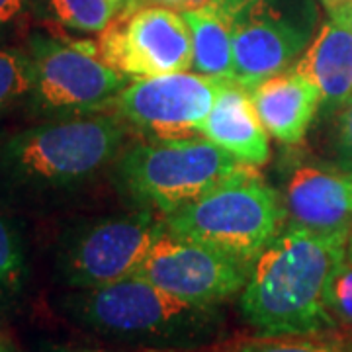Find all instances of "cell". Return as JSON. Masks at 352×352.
I'll use <instances>...</instances> for the list:
<instances>
[{
  "label": "cell",
  "instance_id": "cell-1",
  "mask_svg": "<svg viewBox=\"0 0 352 352\" xmlns=\"http://www.w3.org/2000/svg\"><path fill=\"white\" fill-rule=\"evenodd\" d=\"M129 129L112 112H96L0 135V200L38 204L76 192L126 149Z\"/></svg>",
  "mask_w": 352,
  "mask_h": 352
},
{
  "label": "cell",
  "instance_id": "cell-2",
  "mask_svg": "<svg viewBox=\"0 0 352 352\" xmlns=\"http://www.w3.org/2000/svg\"><path fill=\"white\" fill-rule=\"evenodd\" d=\"M344 241L282 227L252 263L239 309L263 337L321 335L337 331L325 289L344 258Z\"/></svg>",
  "mask_w": 352,
  "mask_h": 352
},
{
  "label": "cell",
  "instance_id": "cell-3",
  "mask_svg": "<svg viewBox=\"0 0 352 352\" xmlns=\"http://www.w3.org/2000/svg\"><path fill=\"white\" fill-rule=\"evenodd\" d=\"M61 314L78 327L116 342L153 351H192L223 333L219 305L176 298L139 276L110 286L71 289L59 298Z\"/></svg>",
  "mask_w": 352,
  "mask_h": 352
},
{
  "label": "cell",
  "instance_id": "cell-4",
  "mask_svg": "<svg viewBox=\"0 0 352 352\" xmlns=\"http://www.w3.org/2000/svg\"><path fill=\"white\" fill-rule=\"evenodd\" d=\"M245 168L249 166L198 133L139 141L120 153L113 176L127 200L164 217Z\"/></svg>",
  "mask_w": 352,
  "mask_h": 352
},
{
  "label": "cell",
  "instance_id": "cell-5",
  "mask_svg": "<svg viewBox=\"0 0 352 352\" xmlns=\"http://www.w3.org/2000/svg\"><path fill=\"white\" fill-rule=\"evenodd\" d=\"M164 229L243 261L268 247L284 226L280 194L256 168H245L164 215Z\"/></svg>",
  "mask_w": 352,
  "mask_h": 352
},
{
  "label": "cell",
  "instance_id": "cell-6",
  "mask_svg": "<svg viewBox=\"0 0 352 352\" xmlns=\"http://www.w3.org/2000/svg\"><path fill=\"white\" fill-rule=\"evenodd\" d=\"M25 50L32 61V88L24 108L36 122L108 112L131 76L102 61L96 43L63 41L34 32Z\"/></svg>",
  "mask_w": 352,
  "mask_h": 352
},
{
  "label": "cell",
  "instance_id": "cell-7",
  "mask_svg": "<svg viewBox=\"0 0 352 352\" xmlns=\"http://www.w3.org/2000/svg\"><path fill=\"white\" fill-rule=\"evenodd\" d=\"M164 221L153 210L96 217L71 226L55 249V272L69 289L110 286L133 276Z\"/></svg>",
  "mask_w": 352,
  "mask_h": 352
},
{
  "label": "cell",
  "instance_id": "cell-8",
  "mask_svg": "<svg viewBox=\"0 0 352 352\" xmlns=\"http://www.w3.org/2000/svg\"><path fill=\"white\" fill-rule=\"evenodd\" d=\"M231 24L235 82L251 90L292 69L314 39L309 0H210Z\"/></svg>",
  "mask_w": 352,
  "mask_h": 352
},
{
  "label": "cell",
  "instance_id": "cell-9",
  "mask_svg": "<svg viewBox=\"0 0 352 352\" xmlns=\"http://www.w3.org/2000/svg\"><path fill=\"white\" fill-rule=\"evenodd\" d=\"M229 82L194 71L133 78L116 94L108 112L147 139L198 135L215 98Z\"/></svg>",
  "mask_w": 352,
  "mask_h": 352
},
{
  "label": "cell",
  "instance_id": "cell-10",
  "mask_svg": "<svg viewBox=\"0 0 352 352\" xmlns=\"http://www.w3.org/2000/svg\"><path fill=\"white\" fill-rule=\"evenodd\" d=\"M96 51L108 67L131 78L192 71L194 57L184 16L163 6L116 16L98 34Z\"/></svg>",
  "mask_w": 352,
  "mask_h": 352
},
{
  "label": "cell",
  "instance_id": "cell-11",
  "mask_svg": "<svg viewBox=\"0 0 352 352\" xmlns=\"http://www.w3.org/2000/svg\"><path fill=\"white\" fill-rule=\"evenodd\" d=\"M252 263L208 245L164 233L153 243L133 276L200 305H221L239 296Z\"/></svg>",
  "mask_w": 352,
  "mask_h": 352
},
{
  "label": "cell",
  "instance_id": "cell-12",
  "mask_svg": "<svg viewBox=\"0 0 352 352\" xmlns=\"http://www.w3.org/2000/svg\"><path fill=\"white\" fill-rule=\"evenodd\" d=\"M278 194L284 214L282 227L346 243L352 227V204L344 170L317 161H296Z\"/></svg>",
  "mask_w": 352,
  "mask_h": 352
},
{
  "label": "cell",
  "instance_id": "cell-13",
  "mask_svg": "<svg viewBox=\"0 0 352 352\" xmlns=\"http://www.w3.org/2000/svg\"><path fill=\"white\" fill-rule=\"evenodd\" d=\"M294 69L317 87L325 108H340L352 98L351 4L329 12Z\"/></svg>",
  "mask_w": 352,
  "mask_h": 352
},
{
  "label": "cell",
  "instance_id": "cell-14",
  "mask_svg": "<svg viewBox=\"0 0 352 352\" xmlns=\"http://www.w3.org/2000/svg\"><path fill=\"white\" fill-rule=\"evenodd\" d=\"M249 94L266 133L284 145H300L323 106L317 87L294 67L268 76Z\"/></svg>",
  "mask_w": 352,
  "mask_h": 352
},
{
  "label": "cell",
  "instance_id": "cell-15",
  "mask_svg": "<svg viewBox=\"0 0 352 352\" xmlns=\"http://www.w3.org/2000/svg\"><path fill=\"white\" fill-rule=\"evenodd\" d=\"M200 135L252 168L263 166L270 157L268 133L252 106L251 94L237 82H229L219 92L201 124Z\"/></svg>",
  "mask_w": 352,
  "mask_h": 352
},
{
  "label": "cell",
  "instance_id": "cell-16",
  "mask_svg": "<svg viewBox=\"0 0 352 352\" xmlns=\"http://www.w3.org/2000/svg\"><path fill=\"white\" fill-rule=\"evenodd\" d=\"M192 34V71L223 82H235L231 24L212 2L180 12Z\"/></svg>",
  "mask_w": 352,
  "mask_h": 352
},
{
  "label": "cell",
  "instance_id": "cell-17",
  "mask_svg": "<svg viewBox=\"0 0 352 352\" xmlns=\"http://www.w3.org/2000/svg\"><path fill=\"white\" fill-rule=\"evenodd\" d=\"M32 12L53 30L76 34H102L118 10L110 0H32Z\"/></svg>",
  "mask_w": 352,
  "mask_h": 352
},
{
  "label": "cell",
  "instance_id": "cell-18",
  "mask_svg": "<svg viewBox=\"0 0 352 352\" xmlns=\"http://www.w3.org/2000/svg\"><path fill=\"white\" fill-rule=\"evenodd\" d=\"M28 263L22 235L0 210V303L16 302L25 288Z\"/></svg>",
  "mask_w": 352,
  "mask_h": 352
},
{
  "label": "cell",
  "instance_id": "cell-19",
  "mask_svg": "<svg viewBox=\"0 0 352 352\" xmlns=\"http://www.w3.org/2000/svg\"><path fill=\"white\" fill-rule=\"evenodd\" d=\"M32 88V61L25 47L0 45V124L24 106Z\"/></svg>",
  "mask_w": 352,
  "mask_h": 352
},
{
  "label": "cell",
  "instance_id": "cell-20",
  "mask_svg": "<svg viewBox=\"0 0 352 352\" xmlns=\"http://www.w3.org/2000/svg\"><path fill=\"white\" fill-rule=\"evenodd\" d=\"M231 352H352V335H284V337H264L237 346Z\"/></svg>",
  "mask_w": 352,
  "mask_h": 352
},
{
  "label": "cell",
  "instance_id": "cell-21",
  "mask_svg": "<svg viewBox=\"0 0 352 352\" xmlns=\"http://www.w3.org/2000/svg\"><path fill=\"white\" fill-rule=\"evenodd\" d=\"M325 305L337 329L342 327L352 335V263L346 256L337 264L325 289Z\"/></svg>",
  "mask_w": 352,
  "mask_h": 352
},
{
  "label": "cell",
  "instance_id": "cell-22",
  "mask_svg": "<svg viewBox=\"0 0 352 352\" xmlns=\"http://www.w3.org/2000/svg\"><path fill=\"white\" fill-rule=\"evenodd\" d=\"M337 153L344 170H352V98L340 110L337 124Z\"/></svg>",
  "mask_w": 352,
  "mask_h": 352
},
{
  "label": "cell",
  "instance_id": "cell-23",
  "mask_svg": "<svg viewBox=\"0 0 352 352\" xmlns=\"http://www.w3.org/2000/svg\"><path fill=\"white\" fill-rule=\"evenodd\" d=\"M32 12V0H0V39L25 20Z\"/></svg>",
  "mask_w": 352,
  "mask_h": 352
},
{
  "label": "cell",
  "instance_id": "cell-24",
  "mask_svg": "<svg viewBox=\"0 0 352 352\" xmlns=\"http://www.w3.org/2000/svg\"><path fill=\"white\" fill-rule=\"evenodd\" d=\"M208 2L210 0H127L124 10L118 16H129V14L138 12V10L147 8V6H163V8H170V10H176V12H186V10L200 8Z\"/></svg>",
  "mask_w": 352,
  "mask_h": 352
},
{
  "label": "cell",
  "instance_id": "cell-25",
  "mask_svg": "<svg viewBox=\"0 0 352 352\" xmlns=\"http://www.w3.org/2000/svg\"><path fill=\"white\" fill-rule=\"evenodd\" d=\"M47 352H116V351H100V349H82V346H51ZM145 352H175V351H145Z\"/></svg>",
  "mask_w": 352,
  "mask_h": 352
},
{
  "label": "cell",
  "instance_id": "cell-26",
  "mask_svg": "<svg viewBox=\"0 0 352 352\" xmlns=\"http://www.w3.org/2000/svg\"><path fill=\"white\" fill-rule=\"evenodd\" d=\"M323 4H325V8H327L329 12H333V10H339L342 6H349L352 4V0H321Z\"/></svg>",
  "mask_w": 352,
  "mask_h": 352
},
{
  "label": "cell",
  "instance_id": "cell-27",
  "mask_svg": "<svg viewBox=\"0 0 352 352\" xmlns=\"http://www.w3.org/2000/svg\"><path fill=\"white\" fill-rule=\"evenodd\" d=\"M344 256H346L349 263H352V227L349 237H346V245H344Z\"/></svg>",
  "mask_w": 352,
  "mask_h": 352
},
{
  "label": "cell",
  "instance_id": "cell-28",
  "mask_svg": "<svg viewBox=\"0 0 352 352\" xmlns=\"http://www.w3.org/2000/svg\"><path fill=\"white\" fill-rule=\"evenodd\" d=\"M0 352H14L12 344L8 342V339L0 333Z\"/></svg>",
  "mask_w": 352,
  "mask_h": 352
},
{
  "label": "cell",
  "instance_id": "cell-29",
  "mask_svg": "<svg viewBox=\"0 0 352 352\" xmlns=\"http://www.w3.org/2000/svg\"><path fill=\"white\" fill-rule=\"evenodd\" d=\"M346 175V186H349V196H351V204H352V170H344Z\"/></svg>",
  "mask_w": 352,
  "mask_h": 352
},
{
  "label": "cell",
  "instance_id": "cell-30",
  "mask_svg": "<svg viewBox=\"0 0 352 352\" xmlns=\"http://www.w3.org/2000/svg\"><path fill=\"white\" fill-rule=\"evenodd\" d=\"M110 2H112L113 6H116V10H118V14H120L122 10H124V6H126L127 0H110Z\"/></svg>",
  "mask_w": 352,
  "mask_h": 352
},
{
  "label": "cell",
  "instance_id": "cell-31",
  "mask_svg": "<svg viewBox=\"0 0 352 352\" xmlns=\"http://www.w3.org/2000/svg\"><path fill=\"white\" fill-rule=\"evenodd\" d=\"M351 12H352V4H351Z\"/></svg>",
  "mask_w": 352,
  "mask_h": 352
}]
</instances>
